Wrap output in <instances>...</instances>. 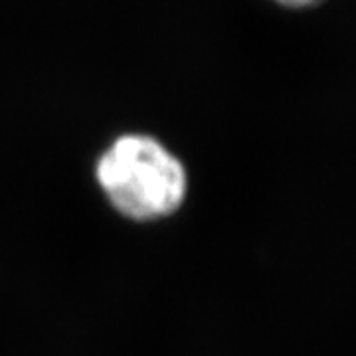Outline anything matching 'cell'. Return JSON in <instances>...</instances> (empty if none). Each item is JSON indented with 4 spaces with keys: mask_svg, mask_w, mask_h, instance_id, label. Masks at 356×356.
Instances as JSON below:
<instances>
[{
    "mask_svg": "<svg viewBox=\"0 0 356 356\" xmlns=\"http://www.w3.org/2000/svg\"><path fill=\"white\" fill-rule=\"evenodd\" d=\"M275 4H280L283 8H291V10H303V8H313L325 0H271Z\"/></svg>",
    "mask_w": 356,
    "mask_h": 356,
    "instance_id": "7a4b0ae2",
    "label": "cell"
},
{
    "mask_svg": "<svg viewBox=\"0 0 356 356\" xmlns=\"http://www.w3.org/2000/svg\"><path fill=\"white\" fill-rule=\"evenodd\" d=\"M95 182L117 214L151 224L177 214L188 196V170L163 140L123 133L103 149Z\"/></svg>",
    "mask_w": 356,
    "mask_h": 356,
    "instance_id": "6da1fadb",
    "label": "cell"
}]
</instances>
